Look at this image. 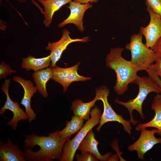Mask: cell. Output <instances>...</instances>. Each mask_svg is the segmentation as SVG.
<instances>
[{"label":"cell","instance_id":"cell-1","mask_svg":"<svg viewBox=\"0 0 161 161\" xmlns=\"http://www.w3.org/2000/svg\"><path fill=\"white\" fill-rule=\"evenodd\" d=\"M58 130L49 133L47 136H39L34 133L25 135L23 153L26 161H60L64 145L72 136L62 139Z\"/></svg>","mask_w":161,"mask_h":161},{"label":"cell","instance_id":"cell-2","mask_svg":"<svg viewBox=\"0 0 161 161\" xmlns=\"http://www.w3.org/2000/svg\"><path fill=\"white\" fill-rule=\"evenodd\" d=\"M124 50L119 47L112 48L105 58L106 66L114 70L116 74V82L113 88L117 95H123L128 89L129 84L134 83L138 76V72L130 61L122 56Z\"/></svg>","mask_w":161,"mask_h":161},{"label":"cell","instance_id":"cell-3","mask_svg":"<svg viewBox=\"0 0 161 161\" xmlns=\"http://www.w3.org/2000/svg\"><path fill=\"white\" fill-rule=\"evenodd\" d=\"M133 83L138 84L139 86V92L137 97L134 99L124 102L116 99L115 102L124 106L128 109L130 118L129 121L134 126L135 125L138 121L133 118L132 112L134 110H137L142 119H145V116L142 109V104L148 95L154 92L157 94L161 93V89L155 81L150 77L138 76Z\"/></svg>","mask_w":161,"mask_h":161},{"label":"cell","instance_id":"cell-4","mask_svg":"<svg viewBox=\"0 0 161 161\" xmlns=\"http://www.w3.org/2000/svg\"><path fill=\"white\" fill-rule=\"evenodd\" d=\"M142 38L143 35L140 32L134 34L131 36L130 42L126 47V49L131 52L130 61L137 72L146 71L150 68L156 58L153 50L143 43Z\"/></svg>","mask_w":161,"mask_h":161},{"label":"cell","instance_id":"cell-5","mask_svg":"<svg viewBox=\"0 0 161 161\" xmlns=\"http://www.w3.org/2000/svg\"><path fill=\"white\" fill-rule=\"evenodd\" d=\"M90 117L87 120L82 128L72 139H69L65 143L63 148V154L60 161H72L80 143L88 132L99 124L101 110L95 106L90 111Z\"/></svg>","mask_w":161,"mask_h":161},{"label":"cell","instance_id":"cell-6","mask_svg":"<svg viewBox=\"0 0 161 161\" xmlns=\"http://www.w3.org/2000/svg\"><path fill=\"white\" fill-rule=\"evenodd\" d=\"M96 95L98 100L102 101L103 106V111L100 116L99 125L96 131L99 132L103 126L106 123L117 122L122 125L123 129L129 135H131L132 127L130 121L124 119L122 116L117 114L113 109L108 100L110 90L104 85L97 88L95 90Z\"/></svg>","mask_w":161,"mask_h":161},{"label":"cell","instance_id":"cell-7","mask_svg":"<svg viewBox=\"0 0 161 161\" xmlns=\"http://www.w3.org/2000/svg\"><path fill=\"white\" fill-rule=\"evenodd\" d=\"M11 80L10 78L5 79L1 87L2 91L6 95V100L4 105L0 109V114H4L6 110H10L12 112L13 117L7 125L11 126L12 129L14 130L16 129L19 121L28 120L29 117L25 111L20 107L19 103L13 101L10 97L9 89Z\"/></svg>","mask_w":161,"mask_h":161},{"label":"cell","instance_id":"cell-8","mask_svg":"<svg viewBox=\"0 0 161 161\" xmlns=\"http://www.w3.org/2000/svg\"><path fill=\"white\" fill-rule=\"evenodd\" d=\"M80 63L79 62L75 65L68 68H62L57 66L52 68V79L62 86L64 93L67 91L68 87L72 83L86 81L91 79V77L80 75L78 73V67Z\"/></svg>","mask_w":161,"mask_h":161},{"label":"cell","instance_id":"cell-9","mask_svg":"<svg viewBox=\"0 0 161 161\" xmlns=\"http://www.w3.org/2000/svg\"><path fill=\"white\" fill-rule=\"evenodd\" d=\"M62 36L58 41L53 43L49 42L45 47L47 50L50 51L51 64L50 67L52 68L56 66V64L60 59L62 53L70 44L77 42L86 43L90 40L88 36L82 38L72 39L70 36V32L66 28L62 30Z\"/></svg>","mask_w":161,"mask_h":161},{"label":"cell","instance_id":"cell-10","mask_svg":"<svg viewBox=\"0 0 161 161\" xmlns=\"http://www.w3.org/2000/svg\"><path fill=\"white\" fill-rule=\"evenodd\" d=\"M146 5L147 10L150 15V21L146 27H140V32L145 38V45L152 49L161 38V17L148 6Z\"/></svg>","mask_w":161,"mask_h":161},{"label":"cell","instance_id":"cell-11","mask_svg":"<svg viewBox=\"0 0 161 161\" xmlns=\"http://www.w3.org/2000/svg\"><path fill=\"white\" fill-rule=\"evenodd\" d=\"M157 131V129L151 130L142 129L138 139L128 147V150L136 151L138 158L140 160H144V154L147 151L156 144L161 143V138H157L154 136Z\"/></svg>","mask_w":161,"mask_h":161},{"label":"cell","instance_id":"cell-12","mask_svg":"<svg viewBox=\"0 0 161 161\" xmlns=\"http://www.w3.org/2000/svg\"><path fill=\"white\" fill-rule=\"evenodd\" d=\"M70 10V13L68 17L59 24L58 28H62L70 24H74L81 32L85 30L83 26V19L84 13L93 5L90 3L82 4L72 1L69 3V5L66 6Z\"/></svg>","mask_w":161,"mask_h":161},{"label":"cell","instance_id":"cell-13","mask_svg":"<svg viewBox=\"0 0 161 161\" xmlns=\"http://www.w3.org/2000/svg\"><path fill=\"white\" fill-rule=\"evenodd\" d=\"M13 80L19 83L23 87L24 91V95L20 104L25 107V111L29 117L28 121L31 122L36 118V115L32 108L31 101L32 97L37 91L36 86L31 80H26L21 77L15 76Z\"/></svg>","mask_w":161,"mask_h":161},{"label":"cell","instance_id":"cell-14","mask_svg":"<svg viewBox=\"0 0 161 161\" xmlns=\"http://www.w3.org/2000/svg\"><path fill=\"white\" fill-rule=\"evenodd\" d=\"M0 161H25L23 152L21 150L18 144L13 143L9 137L4 143H0Z\"/></svg>","mask_w":161,"mask_h":161},{"label":"cell","instance_id":"cell-15","mask_svg":"<svg viewBox=\"0 0 161 161\" xmlns=\"http://www.w3.org/2000/svg\"><path fill=\"white\" fill-rule=\"evenodd\" d=\"M99 144V142L96 139L95 134L91 129L81 142L77 150L81 152H89L101 161L108 160L112 153L108 152L103 155L100 154L97 147Z\"/></svg>","mask_w":161,"mask_h":161},{"label":"cell","instance_id":"cell-16","mask_svg":"<svg viewBox=\"0 0 161 161\" xmlns=\"http://www.w3.org/2000/svg\"><path fill=\"white\" fill-rule=\"evenodd\" d=\"M44 7L43 23L46 27L51 24L55 12L64 5L69 3L72 0H37Z\"/></svg>","mask_w":161,"mask_h":161},{"label":"cell","instance_id":"cell-17","mask_svg":"<svg viewBox=\"0 0 161 161\" xmlns=\"http://www.w3.org/2000/svg\"><path fill=\"white\" fill-rule=\"evenodd\" d=\"M151 108L155 112L154 117L148 122L138 124L135 130L139 131L149 127H154L158 129L157 134L161 136V95L157 94L154 97Z\"/></svg>","mask_w":161,"mask_h":161},{"label":"cell","instance_id":"cell-18","mask_svg":"<svg viewBox=\"0 0 161 161\" xmlns=\"http://www.w3.org/2000/svg\"><path fill=\"white\" fill-rule=\"evenodd\" d=\"M52 68L50 67L34 72L32 74L37 91L45 98L48 96L46 89L47 84L52 79Z\"/></svg>","mask_w":161,"mask_h":161},{"label":"cell","instance_id":"cell-19","mask_svg":"<svg viewBox=\"0 0 161 161\" xmlns=\"http://www.w3.org/2000/svg\"><path fill=\"white\" fill-rule=\"evenodd\" d=\"M51 64L50 55L44 57L36 58L30 55L22 59L21 68L28 71L35 72L49 67Z\"/></svg>","mask_w":161,"mask_h":161},{"label":"cell","instance_id":"cell-20","mask_svg":"<svg viewBox=\"0 0 161 161\" xmlns=\"http://www.w3.org/2000/svg\"><path fill=\"white\" fill-rule=\"evenodd\" d=\"M97 100L98 97L96 95L92 100L87 103H84L80 99H75L72 102L71 109L74 115L87 120L90 117L91 109L94 106L95 103Z\"/></svg>","mask_w":161,"mask_h":161},{"label":"cell","instance_id":"cell-21","mask_svg":"<svg viewBox=\"0 0 161 161\" xmlns=\"http://www.w3.org/2000/svg\"><path fill=\"white\" fill-rule=\"evenodd\" d=\"M84 120L74 115L70 121L67 122L65 127L61 131L58 130V134L62 139L72 136L77 133L83 127Z\"/></svg>","mask_w":161,"mask_h":161},{"label":"cell","instance_id":"cell-22","mask_svg":"<svg viewBox=\"0 0 161 161\" xmlns=\"http://www.w3.org/2000/svg\"><path fill=\"white\" fill-rule=\"evenodd\" d=\"M16 71L11 69L9 65L4 61H2L0 64V79H6L7 75H10L12 73H16Z\"/></svg>","mask_w":161,"mask_h":161},{"label":"cell","instance_id":"cell-23","mask_svg":"<svg viewBox=\"0 0 161 161\" xmlns=\"http://www.w3.org/2000/svg\"><path fill=\"white\" fill-rule=\"evenodd\" d=\"M75 157L78 161H98L93 154L88 151H82L81 154H77Z\"/></svg>","mask_w":161,"mask_h":161},{"label":"cell","instance_id":"cell-24","mask_svg":"<svg viewBox=\"0 0 161 161\" xmlns=\"http://www.w3.org/2000/svg\"><path fill=\"white\" fill-rule=\"evenodd\" d=\"M145 3L161 17V0H145Z\"/></svg>","mask_w":161,"mask_h":161},{"label":"cell","instance_id":"cell-25","mask_svg":"<svg viewBox=\"0 0 161 161\" xmlns=\"http://www.w3.org/2000/svg\"><path fill=\"white\" fill-rule=\"evenodd\" d=\"M155 61V63L153 64L151 67L161 80V58L156 57Z\"/></svg>","mask_w":161,"mask_h":161},{"label":"cell","instance_id":"cell-26","mask_svg":"<svg viewBox=\"0 0 161 161\" xmlns=\"http://www.w3.org/2000/svg\"><path fill=\"white\" fill-rule=\"evenodd\" d=\"M149 76L152 78L156 82L161 89V80L154 72L151 67L146 70Z\"/></svg>","mask_w":161,"mask_h":161},{"label":"cell","instance_id":"cell-27","mask_svg":"<svg viewBox=\"0 0 161 161\" xmlns=\"http://www.w3.org/2000/svg\"><path fill=\"white\" fill-rule=\"evenodd\" d=\"M152 49L154 52L155 57L161 58V38L157 41Z\"/></svg>","mask_w":161,"mask_h":161},{"label":"cell","instance_id":"cell-28","mask_svg":"<svg viewBox=\"0 0 161 161\" xmlns=\"http://www.w3.org/2000/svg\"><path fill=\"white\" fill-rule=\"evenodd\" d=\"M2 0H0V3H1V1ZM6 0L8 1V0ZM17 0L19 2L21 3H24L26 1V0ZM30 0L31 1L32 4L35 5L37 7V8L40 10L41 13L43 15L44 14V11L43 9L42 8L39 6V5L38 4V3L36 2L34 0Z\"/></svg>","mask_w":161,"mask_h":161},{"label":"cell","instance_id":"cell-29","mask_svg":"<svg viewBox=\"0 0 161 161\" xmlns=\"http://www.w3.org/2000/svg\"><path fill=\"white\" fill-rule=\"evenodd\" d=\"M99 0H73V1L78 2L82 4H85L88 3L91 4L93 3H96Z\"/></svg>","mask_w":161,"mask_h":161},{"label":"cell","instance_id":"cell-30","mask_svg":"<svg viewBox=\"0 0 161 161\" xmlns=\"http://www.w3.org/2000/svg\"><path fill=\"white\" fill-rule=\"evenodd\" d=\"M117 157L116 155H114L112 156L108 160V161L110 160H117Z\"/></svg>","mask_w":161,"mask_h":161}]
</instances>
